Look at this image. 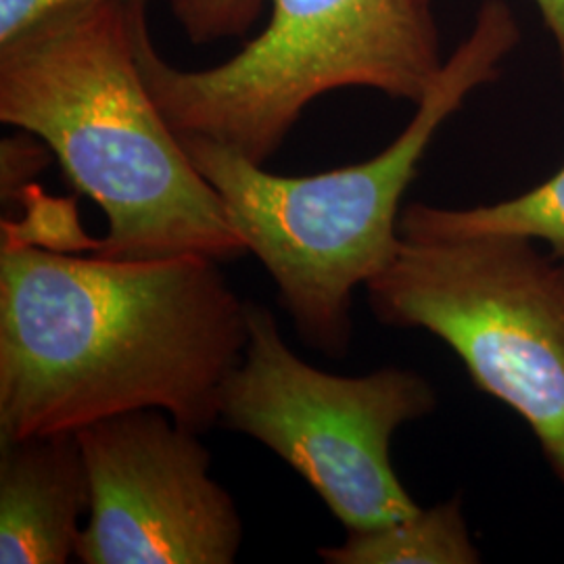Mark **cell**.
Masks as SVG:
<instances>
[{"label":"cell","instance_id":"1","mask_svg":"<svg viewBox=\"0 0 564 564\" xmlns=\"http://www.w3.org/2000/svg\"><path fill=\"white\" fill-rule=\"evenodd\" d=\"M220 263L82 258L2 226L0 442L163 410L205 433L249 341Z\"/></svg>","mask_w":564,"mask_h":564},{"label":"cell","instance_id":"2","mask_svg":"<svg viewBox=\"0 0 564 564\" xmlns=\"http://www.w3.org/2000/svg\"><path fill=\"white\" fill-rule=\"evenodd\" d=\"M0 121L41 139L97 203L102 258L247 256L223 199L191 162L142 80L134 0H105L0 44Z\"/></svg>","mask_w":564,"mask_h":564},{"label":"cell","instance_id":"3","mask_svg":"<svg viewBox=\"0 0 564 564\" xmlns=\"http://www.w3.org/2000/svg\"><path fill=\"white\" fill-rule=\"evenodd\" d=\"M521 42L506 0H484L473 28L402 134L356 165L312 176H279L241 153L197 134H178L191 162L220 195L247 253L279 289L305 345L345 358L354 291L391 263L400 247L408 186L437 132L481 86L498 80Z\"/></svg>","mask_w":564,"mask_h":564},{"label":"cell","instance_id":"4","mask_svg":"<svg viewBox=\"0 0 564 564\" xmlns=\"http://www.w3.org/2000/svg\"><path fill=\"white\" fill-rule=\"evenodd\" d=\"M134 0L142 80L176 134H197L265 165L323 95L368 88L419 105L444 69L426 0H265L262 32L230 59L182 69L151 39Z\"/></svg>","mask_w":564,"mask_h":564},{"label":"cell","instance_id":"5","mask_svg":"<svg viewBox=\"0 0 564 564\" xmlns=\"http://www.w3.org/2000/svg\"><path fill=\"white\" fill-rule=\"evenodd\" d=\"M366 291L379 323L435 335L514 410L564 485V262L510 235L402 237Z\"/></svg>","mask_w":564,"mask_h":564},{"label":"cell","instance_id":"6","mask_svg":"<svg viewBox=\"0 0 564 564\" xmlns=\"http://www.w3.org/2000/svg\"><path fill=\"white\" fill-rule=\"evenodd\" d=\"M435 405V389L414 370L341 377L303 362L272 312L249 302V341L224 383L220 424L302 475L345 531H366L421 508L398 479L391 442Z\"/></svg>","mask_w":564,"mask_h":564},{"label":"cell","instance_id":"7","mask_svg":"<svg viewBox=\"0 0 564 564\" xmlns=\"http://www.w3.org/2000/svg\"><path fill=\"white\" fill-rule=\"evenodd\" d=\"M90 508L84 564H232L242 519L212 473L199 433L163 410H137L76 433Z\"/></svg>","mask_w":564,"mask_h":564},{"label":"cell","instance_id":"8","mask_svg":"<svg viewBox=\"0 0 564 564\" xmlns=\"http://www.w3.org/2000/svg\"><path fill=\"white\" fill-rule=\"evenodd\" d=\"M90 481L76 433L0 442V563L76 556Z\"/></svg>","mask_w":564,"mask_h":564},{"label":"cell","instance_id":"9","mask_svg":"<svg viewBox=\"0 0 564 564\" xmlns=\"http://www.w3.org/2000/svg\"><path fill=\"white\" fill-rule=\"evenodd\" d=\"M328 564H477L460 496L366 531H347L341 545L318 550Z\"/></svg>","mask_w":564,"mask_h":564},{"label":"cell","instance_id":"10","mask_svg":"<svg viewBox=\"0 0 564 564\" xmlns=\"http://www.w3.org/2000/svg\"><path fill=\"white\" fill-rule=\"evenodd\" d=\"M510 235L544 242L564 262V165L540 186L506 202L475 207L410 203L400 216V237Z\"/></svg>","mask_w":564,"mask_h":564},{"label":"cell","instance_id":"11","mask_svg":"<svg viewBox=\"0 0 564 564\" xmlns=\"http://www.w3.org/2000/svg\"><path fill=\"white\" fill-rule=\"evenodd\" d=\"M193 44L241 39L262 18L265 0H163Z\"/></svg>","mask_w":564,"mask_h":564},{"label":"cell","instance_id":"12","mask_svg":"<svg viewBox=\"0 0 564 564\" xmlns=\"http://www.w3.org/2000/svg\"><path fill=\"white\" fill-rule=\"evenodd\" d=\"M51 149L30 132L2 141V202L20 199L32 186V176L48 163Z\"/></svg>","mask_w":564,"mask_h":564},{"label":"cell","instance_id":"13","mask_svg":"<svg viewBox=\"0 0 564 564\" xmlns=\"http://www.w3.org/2000/svg\"><path fill=\"white\" fill-rule=\"evenodd\" d=\"M105 0H0V44L61 13L99 4Z\"/></svg>","mask_w":564,"mask_h":564},{"label":"cell","instance_id":"14","mask_svg":"<svg viewBox=\"0 0 564 564\" xmlns=\"http://www.w3.org/2000/svg\"><path fill=\"white\" fill-rule=\"evenodd\" d=\"M433 2V0H426ZM542 21H544L554 46H556V55H558V63H561V74L564 80V0H533Z\"/></svg>","mask_w":564,"mask_h":564}]
</instances>
